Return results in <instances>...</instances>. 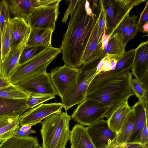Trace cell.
Masks as SVG:
<instances>
[{"label":"cell","instance_id":"f6af8a7d","mask_svg":"<svg viewBox=\"0 0 148 148\" xmlns=\"http://www.w3.org/2000/svg\"><path fill=\"white\" fill-rule=\"evenodd\" d=\"M142 32H146L147 34L148 32V23H147L143 26Z\"/></svg>","mask_w":148,"mask_h":148},{"label":"cell","instance_id":"7402d4cb","mask_svg":"<svg viewBox=\"0 0 148 148\" xmlns=\"http://www.w3.org/2000/svg\"><path fill=\"white\" fill-rule=\"evenodd\" d=\"M19 116L0 117V141L3 142L14 136L20 127Z\"/></svg>","mask_w":148,"mask_h":148},{"label":"cell","instance_id":"74e56055","mask_svg":"<svg viewBox=\"0 0 148 148\" xmlns=\"http://www.w3.org/2000/svg\"><path fill=\"white\" fill-rule=\"evenodd\" d=\"M148 120L147 121L142 129L140 135L138 142L142 145H148Z\"/></svg>","mask_w":148,"mask_h":148},{"label":"cell","instance_id":"5bb4252c","mask_svg":"<svg viewBox=\"0 0 148 148\" xmlns=\"http://www.w3.org/2000/svg\"><path fill=\"white\" fill-rule=\"evenodd\" d=\"M86 127L96 148H105L117 135L110 128L108 120L103 119Z\"/></svg>","mask_w":148,"mask_h":148},{"label":"cell","instance_id":"30bf717a","mask_svg":"<svg viewBox=\"0 0 148 148\" xmlns=\"http://www.w3.org/2000/svg\"><path fill=\"white\" fill-rule=\"evenodd\" d=\"M59 3L40 7L34 10L29 18L30 28L49 29L53 31L59 14Z\"/></svg>","mask_w":148,"mask_h":148},{"label":"cell","instance_id":"7bdbcfd3","mask_svg":"<svg viewBox=\"0 0 148 148\" xmlns=\"http://www.w3.org/2000/svg\"><path fill=\"white\" fill-rule=\"evenodd\" d=\"M127 148H141L142 145L139 143H133L126 144Z\"/></svg>","mask_w":148,"mask_h":148},{"label":"cell","instance_id":"f546056e","mask_svg":"<svg viewBox=\"0 0 148 148\" xmlns=\"http://www.w3.org/2000/svg\"><path fill=\"white\" fill-rule=\"evenodd\" d=\"M137 18L136 15L132 16L128 15L120 22L111 36L116 34L123 36L132 27L137 23Z\"/></svg>","mask_w":148,"mask_h":148},{"label":"cell","instance_id":"f35d334b","mask_svg":"<svg viewBox=\"0 0 148 148\" xmlns=\"http://www.w3.org/2000/svg\"><path fill=\"white\" fill-rule=\"evenodd\" d=\"M36 131L30 129L26 131H23L18 129L16 132L14 136L25 137L29 136L33 133H36Z\"/></svg>","mask_w":148,"mask_h":148},{"label":"cell","instance_id":"9a60e30c","mask_svg":"<svg viewBox=\"0 0 148 148\" xmlns=\"http://www.w3.org/2000/svg\"><path fill=\"white\" fill-rule=\"evenodd\" d=\"M29 34L18 43L12 46L8 56L2 62L0 74L8 79L14 73L19 65L21 54L27 46Z\"/></svg>","mask_w":148,"mask_h":148},{"label":"cell","instance_id":"2e32d148","mask_svg":"<svg viewBox=\"0 0 148 148\" xmlns=\"http://www.w3.org/2000/svg\"><path fill=\"white\" fill-rule=\"evenodd\" d=\"M10 17L22 18L28 23L32 13L37 8L42 7L38 0H5Z\"/></svg>","mask_w":148,"mask_h":148},{"label":"cell","instance_id":"5b68a950","mask_svg":"<svg viewBox=\"0 0 148 148\" xmlns=\"http://www.w3.org/2000/svg\"><path fill=\"white\" fill-rule=\"evenodd\" d=\"M61 52L60 48L47 47L35 57L19 65L8 78L10 83L15 84L31 76L46 72L48 65Z\"/></svg>","mask_w":148,"mask_h":148},{"label":"cell","instance_id":"cb8c5ba5","mask_svg":"<svg viewBox=\"0 0 148 148\" xmlns=\"http://www.w3.org/2000/svg\"><path fill=\"white\" fill-rule=\"evenodd\" d=\"M40 146L36 137L14 136L2 142L0 148H33Z\"/></svg>","mask_w":148,"mask_h":148},{"label":"cell","instance_id":"7c38bea8","mask_svg":"<svg viewBox=\"0 0 148 148\" xmlns=\"http://www.w3.org/2000/svg\"><path fill=\"white\" fill-rule=\"evenodd\" d=\"M62 108L63 105L60 103H42L21 114L19 118V124L21 126L35 125L48 116L61 112Z\"/></svg>","mask_w":148,"mask_h":148},{"label":"cell","instance_id":"484cf974","mask_svg":"<svg viewBox=\"0 0 148 148\" xmlns=\"http://www.w3.org/2000/svg\"><path fill=\"white\" fill-rule=\"evenodd\" d=\"M135 119L134 110L131 108L127 115L119 132L117 134L116 140L119 143L126 144L133 130Z\"/></svg>","mask_w":148,"mask_h":148},{"label":"cell","instance_id":"8d00e7d4","mask_svg":"<svg viewBox=\"0 0 148 148\" xmlns=\"http://www.w3.org/2000/svg\"><path fill=\"white\" fill-rule=\"evenodd\" d=\"M79 0H70L68 7L64 13L62 22L65 23L67 21L69 16L73 14L75 10Z\"/></svg>","mask_w":148,"mask_h":148},{"label":"cell","instance_id":"603a6c76","mask_svg":"<svg viewBox=\"0 0 148 148\" xmlns=\"http://www.w3.org/2000/svg\"><path fill=\"white\" fill-rule=\"evenodd\" d=\"M131 109L128 100L125 101L121 103L108 119L110 128L117 134L120 131Z\"/></svg>","mask_w":148,"mask_h":148},{"label":"cell","instance_id":"d6a6232c","mask_svg":"<svg viewBox=\"0 0 148 148\" xmlns=\"http://www.w3.org/2000/svg\"><path fill=\"white\" fill-rule=\"evenodd\" d=\"M118 60L110 58L107 56L101 59L98 64L96 72V76L99 73L114 69Z\"/></svg>","mask_w":148,"mask_h":148},{"label":"cell","instance_id":"277c9868","mask_svg":"<svg viewBox=\"0 0 148 148\" xmlns=\"http://www.w3.org/2000/svg\"><path fill=\"white\" fill-rule=\"evenodd\" d=\"M100 59L84 64L82 67L79 68L75 84L61 99V103L66 112L73 106L79 104L86 99L88 88L96 76L97 66Z\"/></svg>","mask_w":148,"mask_h":148},{"label":"cell","instance_id":"f907efd6","mask_svg":"<svg viewBox=\"0 0 148 148\" xmlns=\"http://www.w3.org/2000/svg\"></svg>","mask_w":148,"mask_h":148},{"label":"cell","instance_id":"6da1fadb","mask_svg":"<svg viewBox=\"0 0 148 148\" xmlns=\"http://www.w3.org/2000/svg\"><path fill=\"white\" fill-rule=\"evenodd\" d=\"M92 1L91 7L88 1L79 0L59 48L65 64L72 68L82 66V59L96 16L97 2Z\"/></svg>","mask_w":148,"mask_h":148},{"label":"cell","instance_id":"f5cc1de1","mask_svg":"<svg viewBox=\"0 0 148 148\" xmlns=\"http://www.w3.org/2000/svg\"><path fill=\"white\" fill-rule=\"evenodd\" d=\"M2 142H1V141H0V144H1V143Z\"/></svg>","mask_w":148,"mask_h":148},{"label":"cell","instance_id":"c3c4849f","mask_svg":"<svg viewBox=\"0 0 148 148\" xmlns=\"http://www.w3.org/2000/svg\"><path fill=\"white\" fill-rule=\"evenodd\" d=\"M141 148H148V145H142Z\"/></svg>","mask_w":148,"mask_h":148},{"label":"cell","instance_id":"1f68e13d","mask_svg":"<svg viewBox=\"0 0 148 148\" xmlns=\"http://www.w3.org/2000/svg\"><path fill=\"white\" fill-rule=\"evenodd\" d=\"M130 86L134 95L140 102L148 103L147 92L135 78L132 77L130 81Z\"/></svg>","mask_w":148,"mask_h":148},{"label":"cell","instance_id":"9c48e42d","mask_svg":"<svg viewBox=\"0 0 148 148\" xmlns=\"http://www.w3.org/2000/svg\"><path fill=\"white\" fill-rule=\"evenodd\" d=\"M101 2L96 6V16L94 26L87 43L81 61V64L88 63L105 56L102 44L103 36L98 31V21Z\"/></svg>","mask_w":148,"mask_h":148},{"label":"cell","instance_id":"4dcf8cb0","mask_svg":"<svg viewBox=\"0 0 148 148\" xmlns=\"http://www.w3.org/2000/svg\"><path fill=\"white\" fill-rule=\"evenodd\" d=\"M48 47H49L26 46L21 54L19 60V65L23 64L35 57Z\"/></svg>","mask_w":148,"mask_h":148},{"label":"cell","instance_id":"816d5d0a","mask_svg":"<svg viewBox=\"0 0 148 148\" xmlns=\"http://www.w3.org/2000/svg\"><path fill=\"white\" fill-rule=\"evenodd\" d=\"M1 1V0H0V6Z\"/></svg>","mask_w":148,"mask_h":148},{"label":"cell","instance_id":"8fae6325","mask_svg":"<svg viewBox=\"0 0 148 148\" xmlns=\"http://www.w3.org/2000/svg\"><path fill=\"white\" fill-rule=\"evenodd\" d=\"M28 93H40L56 95L57 92L53 85L50 73L46 72L29 77L15 84Z\"/></svg>","mask_w":148,"mask_h":148},{"label":"cell","instance_id":"8992f818","mask_svg":"<svg viewBox=\"0 0 148 148\" xmlns=\"http://www.w3.org/2000/svg\"><path fill=\"white\" fill-rule=\"evenodd\" d=\"M146 0H102L106 15L105 36L110 38L114 29L135 6Z\"/></svg>","mask_w":148,"mask_h":148},{"label":"cell","instance_id":"52a82bcc","mask_svg":"<svg viewBox=\"0 0 148 148\" xmlns=\"http://www.w3.org/2000/svg\"><path fill=\"white\" fill-rule=\"evenodd\" d=\"M110 108L102 103L86 98L79 104L71 117L78 123L88 126L104 118Z\"/></svg>","mask_w":148,"mask_h":148},{"label":"cell","instance_id":"e0dca14e","mask_svg":"<svg viewBox=\"0 0 148 148\" xmlns=\"http://www.w3.org/2000/svg\"><path fill=\"white\" fill-rule=\"evenodd\" d=\"M132 108L134 110L135 112V122L133 130L127 144L139 143L142 130L148 120V103L138 100Z\"/></svg>","mask_w":148,"mask_h":148},{"label":"cell","instance_id":"44dd1931","mask_svg":"<svg viewBox=\"0 0 148 148\" xmlns=\"http://www.w3.org/2000/svg\"><path fill=\"white\" fill-rule=\"evenodd\" d=\"M9 22L12 46L19 42L29 34L30 27L27 23L22 18H10Z\"/></svg>","mask_w":148,"mask_h":148},{"label":"cell","instance_id":"ee69618b","mask_svg":"<svg viewBox=\"0 0 148 148\" xmlns=\"http://www.w3.org/2000/svg\"><path fill=\"white\" fill-rule=\"evenodd\" d=\"M32 127V126L28 125H24L20 127L19 129L23 131H26L28 130L31 129Z\"/></svg>","mask_w":148,"mask_h":148},{"label":"cell","instance_id":"681fc988","mask_svg":"<svg viewBox=\"0 0 148 148\" xmlns=\"http://www.w3.org/2000/svg\"><path fill=\"white\" fill-rule=\"evenodd\" d=\"M123 148H127L126 144Z\"/></svg>","mask_w":148,"mask_h":148},{"label":"cell","instance_id":"7dc6e473","mask_svg":"<svg viewBox=\"0 0 148 148\" xmlns=\"http://www.w3.org/2000/svg\"><path fill=\"white\" fill-rule=\"evenodd\" d=\"M33 148H43L42 146V145L41 146H37L34 147Z\"/></svg>","mask_w":148,"mask_h":148},{"label":"cell","instance_id":"3957f363","mask_svg":"<svg viewBox=\"0 0 148 148\" xmlns=\"http://www.w3.org/2000/svg\"><path fill=\"white\" fill-rule=\"evenodd\" d=\"M71 119L66 112H61L48 116L40 122L43 148H65L69 140Z\"/></svg>","mask_w":148,"mask_h":148},{"label":"cell","instance_id":"60d3db41","mask_svg":"<svg viewBox=\"0 0 148 148\" xmlns=\"http://www.w3.org/2000/svg\"><path fill=\"white\" fill-rule=\"evenodd\" d=\"M61 1V0H38L39 2L42 6L60 3Z\"/></svg>","mask_w":148,"mask_h":148},{"label":"cell","instance_id":"db71d44e","mask_svg":"<svg viewBox=\"0 0 148 148\" xmlns=\"http://www.w3.org/2000/svg\"><path fill=\"white\" fill-rule=\"evenodd\" d=\"M70 148H71V147H70Z\"/></svg>","mask_w":148,"mask_h":148},{"label":"cell","instance_id":"bcb514c9","mask_svg":"<svg viewBox=\"0 0 148 148\" xmlns=\"http://www.w3.org/2000/svg\"><path fill=\"white\" fill-rule=\"evenodd\" d=\"M2 63V62L1 60V56L0 54V74L1 71Z\"/></svg>","mask_w":148,"mask_h":148},{"label":"cell","instance_id":"b9f144b4","mask_svg":"<svg viewBox=\"0 0 148 148\" xmlns=\"http://www.w3.org/2000/svg\"><path fill=\"white\" fill-rule=\"evenodd\" d=\"M10 84L8 79L4 77L0 74V88L8 86Z\"/></svg>","mask_w":148,"mask_h":148},{"label":"cell","instance_id":"ffe728a7","mask_svg":"<svg viewBox=\"0 0 148 148\" xmlns=\"http://www.w3.org/2000/svg\"><path fill=\"white\" fill-rule=\"evenodd\" d=\"M53 32L49 29L30 28L27 46H52L51 39Z\"/></svg>","mask_w":148,"mask_h":148},{"label":"cell","instance_id":"e575fe53","mask_svg":"<svg viewBox=\"0 0 148 148\" xmlns=\"http://www.w3.org/2000/svg\"><path fill=\"white\" fill-rule=\"evenodd\" d=\"M147 23H148V1L146 2L145 7L137 22V27L139 32H142L143 26Z\"/></svg>","mask_w":148,"mask_h":148},{"label":"cell","instance_id":"ab89813d","mask_svg":"<svg viewBox=\"0 0 148 148\" xmlns=\"http://www.w3.org/2000/svg\"><path fill=\"white\" fill-rule=\"evenodd\" d=\"M126 144L120 143L116 140V136L105 148H123Z\"/></svg>","mask_w":148,"mask_h":148},{"label":"cell","instance_id":"4316f807","mask_svg":"<svg viewBox=\"0 0 148 148\" xmlns=\"http://www.w3.org/2000/svg\"><path fill=\"white\" fill-rule=\"evenodd\" d=\"M29 94L22 90L15 84H10L7 86L0 88V97L27 100Z\"/></svg>","mask_w":148,"mask_h":148},{"label":"cell","instance_id":"836d02e7","mask_svg":"<svg viewBox=\"0 0 148 148\" xmlns=\"http://www.w3.org/2000/svg\"><path fill=\"white\" fill-rule=\"evenodd\" d=\"M10 18L7 3L5 0H1L0 6V39L4 27Z\"/></svg>","mask_w":148,"mask_h":148},{"label":"cell","instance_id":"d4e9b609","mask_svg":"<svg viewBox=\"0 0 148 148\" xmlns=\"http://www.w3.org/2000/svg\"><path fill=\"white\" fill-rule=\"evenodd\" d=\"M123 36L116 34L112 35L104 49L105 55L119 60L125 51L123 42Z\"/></svg>","mask_w":148,"mask_h":148},{"label":"cell","instance_id":"4fadbf2b","mask_svg":"<svg viewBox=\"0 0 148 148\" xmlns=\"http://www.w3.org/2000/svg\"><path fill=\"white\" fill-rule=\"evenodd\" d=\"M131 73L145 89L148 90V40L141 42L135 49Z\"/></svg>","mask_w":148,"mask_h":148},{"label":"cell","instance_id":"ac0fdd59","mask_svg":"<svg viewBox=\"0 0 148 148\" xmlns=\"http://www.w3.org/2000/svg\"><path fill=\"white\" fill-rule=\"evenodd\" d=\"M27 100L0 97V117L20 116L30 109Z\"/></svg>","mask_w":148,"mask_h":148},{"label":"cell","instance_id":"f1b7e54d","mask_svg":"<svg viewBox=\"0 0 148 148\" xmlns=\"http://www.w3.org/2000/svg\"><path fill=\"white\" fill-rule=\"evenodd\" d=\"M56 95L40 93H29L26 104L29 108H32L49 100L55 98Z\"/></svg>","mask_w":148,"mask_h":148},{"label":"cell","instance_id":"ba28073f","mask_svg":"<svg viewBox=\"0 0 148 148\" xmlns=\"http://www.w3.org/2000/svg\"><path fill=\"white\" fill-rule=\"evenodd\" d=\"M79 68L71 67L65 64L57 66L50 71L52 83L61 99L70 91L75 84Z\"/></svg>","mask_w":148,"mask_h":148},{"label":"cell","instance_id":"d590c367","mask_svg":"<svg viewBox=\"0 0 148 148\" xmlns=\"http://www.w3.org/2000/svg\"><path fill=\"white\" fill-rule=\"evenodd\" d=\"M136 23L123 36V42L125 46L130 40L134 38L139 32Z\"/></svg>","mask_w":148,"mask_h":148},{"label":"cell","instance_id":"7a4b0ae2","mask_svg":"<svg viewBox=\"0 0 148 148\" xmlns=\"http://www.w3.org/2000/svg\"><path fill=\"white\" fill-rule=\"evenodd\" d=\"M132 75L129 71L100 85L86 98L100 101L110 107L104 118L108 119L122 102L134 95L130 84Z\"/></svg>","mask_w":148,"mask_h":148},{"label":"cell","instance_id":"83f0119b","mask_svg":"<svg viewBox=\"0 0 148 148\" xmlns=\"http://www.w3.org/2000/svg\"><path fill=\"white\" fill-rule=\"evenodd\" d=\"M11 46V36L8 20L4 27L0 38V55L2 62L9 54Z\"/></svg>","mask_w":148,"mask_h":148},{"label":"cell","instance_id":"d6986e66","mask_svg":"<svg viewBox=\"0 0 148 148\" xmlns=\"http://www.w3.org/2000/svg\"><path fill=\"white\" fill-rule=\"evenodd\" d=\"M69 140L72 148H96L86 127L78 123L75 124L70 131Z\"/></svg>","mask_w":148,"mask_h":148}]
</instances>
